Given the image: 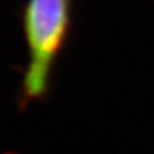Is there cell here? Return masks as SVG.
Instances as JSON below:
<instances>
[{
	"instance_id": "obj_1",
	"label": "cell",
	"mask_w": 154,
	"mask_h": 154,
	"mask_svg": "<svg viewBox=\"0 0 154 154\" xmlns=\"http://www.w3.org/2000/svg\"><path fill=\"white\" fill-rule=\"evenodd\" d=\"M73 0H27L23 32L29 61L22 82V104L43 100L72 26Z\"/></svg>"
}]
</instances>
